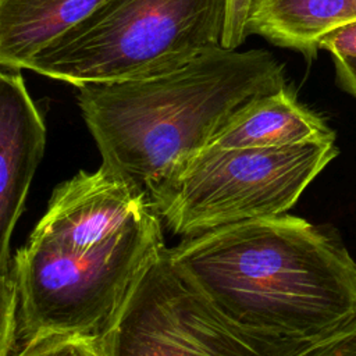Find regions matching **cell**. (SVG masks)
Segmentation results:
<instances>
[{"label": "cell", "mask_w": 356, "mask_h": 356, "mask_svg": "<svg viewBox=\"0 0 356 356\" xmlns=\"http://www.w3.org/2000/svg\"><path fill=\"white\" fill-rule=\"evenodd\" d=\"M178 273L231 321L320 339L356 318V260L330 225L281 214L185 238Z\"/></svg>", "instance_id": "cell-1"}, {"label": "cell", "mask_w": 356, "mask_h": 356, "mask_svg": "<svg viewBox=\"0 0 356 356\" xmlns=\"http://www.w3.org/2000/svg\"><path fill=\"white\" fill-rule=\"evenodd\" d=\"M285 85L273 53L217 46L157 76L79 85L76 103L102 164L152 202L236 111Z\"/></svg>", "instance_id": "cell-2"}, {"label": "cell", "mask_w": 356, "mask_h": 356, "mask_svg": "<svg viewBox=\"0 0 356 356\" xmlns=\"http://www.w3.org/2000/svg\"><path fill=\"white\" fill-rule=\"evenodd\" d=\"M227 0H104L24 70L79 86L157 76L221 46Z\"/></svg>", "instance_id": "cell-3"}, {"label": "cell", "mask_w": 356, "mask_h": 356, "mask_svg": "<svg viewBox=\"0 0 356 356\" xmlns=\"http://www.w3.org/2000/svg\"><path fill=\"white\" fill-rule=\"evenodd\" d=\"M164 248L156 210L88 249L28 239L10 264L18 291V349L50 337H100Z\"/></svg>", "instance_id": "cell-4"}, {"label": "cell", "mask_w": 356, "mask_h": 356, "mask_svg": "<svg viewBox=\"0 0 356 356\" xmlns=\"http://www.w3.org/2000/svg\"><path fill=\"white\" fill-rule=\"evenodd\" d=\"M335 140L266 149L206 147L153 197L168 229L185 238L285 214L338 156Z\"/></svg>", "instance_id": "cell-5"}, {"label": "cell", "mask_w": 356, "mask_h": 356, "mask_svg": "<svg viewBox=\"0 0 356 356\" xmlns=\"http://www.w3.org/2000/svg\"><path fill=\"white\" fill-rule=\"evenodd\" d=\"M100 339L106 356H295L318 341L280 338L231 321L178 273L167 248Z\"/></svg>", "instance_id": "cell-6"}, {"label": "cell", "mask_w": 356, "mask_h": 356, "mask_svg": "<svg viewBox=\"0 0 356 356\" xmlns=\"http://www.w3.org/2000/svg\"><path fill=\"white\" fill-rule=\"evenodd\" d=\"M154 210L147 195L106 165L58 185L29 241L61 249L104 243Z\"/></svg>", "instance_id": "cell-7"}, {"label": "cell", "mask_w": 356, "mask_h": 356, "mask_svg": "<svg viewBox=\"0 0 356 356\" xmlns=\"http://www.w3.org/2000/svg\"><path fill=\"white\" fill-rule=\"evenodd\" d=\"M21 71L0 72V275L10 271L11 235L46 146L44 120Z\"/></svg>", "instance_id": "cell-8"}, {"label": "cell", "mask_w": 356, "mask_h": 356, "mask_svg": "<svg viewBox=\"0 0 356 356\" xmlns=\"http://www.w3.org/2000/svg\"><path fill=\"white\" fill-rule=\"evenodd\" d=\"M321 140H335V132L285 85L245 104L207 147L266 149Z\"/></svg>", "instance_id": "cell-9"}, {"label": "cell", "mask_w": 356, "mask_h": 356, "mask_svg": "<svg viewBox=\"0 0 356 356\" xmlns=\"http://www.w3.org/2000/svg\"><path fill=\"white\" fill-rule=\"evenodd\" d=\"M104 0H0V67L24 65Z\"/></svg>", "instance_id": "cell-10"}, {"label": "cell", "mask_w": 356, "mask_h": 356, "mask_svg": "<svg viewBox=\"0 0 356 356\" xmlns=\"http://www.w3.org/2000/svg\"><path fill=\"white\" fill-rule=\"evenodd\" d=\"M356 19V0H253L248 35L314 58L320 39Z\"/></svg>", "instance_id": "cell-11"}, {"label": "cell", "mask_w": 356, "mask_h": 356, "mask_svg": "<svg viewBox=\"0 0 356 356\" xmlns=\"http://www.w3.org/2000/svg\"><path fill=\"white\" fill-rule=\"evenodd\" d=\"M14 356H106L97 335L50 337L35 341Z\"/></svg>", "instance_id": "cell-12"}, {"label": "cell", "mask_w": 356, "mask_h": 356, "mask_svg": "<svg viewBox=\"0 0 356 356\" xmlns=\"http://www.w3.org/2000/svg\"><path fill=\"white\" fill-rule=\"evenodd\" d=\"M0 356H14L18 350V291L8 271L0 275Z\"/></svg>", "instance_id": "cell-13"}, {"label": "cell", "mask_w": 356, "mask_h": 356, "mask_svg": "<svg viewBox=\"0 0 356 356\" xmlns=\"http://www.w3.org/2000/svg\"><path fill=\"white\" fill-rule=\"evenodd\" d=\"M295 356H356V318Z\"/></svg>", "instance_id": "cell-14"}, {"label": "cell", "mask_w": 356, "mask_h": 356, "mask_svg": "<svg viewBox=\"0 0 356 356\" xmlns=\"http://www.w3.org/2000/svg\"><path fill=\"white\" fill-rule=\"evenodd\" d=\"M253 0H227L225 26L221 46L236 50L248 36V18Z\"/></svg>", "instance_id": "cell-15"}, {"label": "cell", "mask_w": 356, "mask_h": 356, "mask_svg": "<svg viewBox=\"0 0 356 356\" xmlns=\"http://www.w3.org/2000/svg\"><path fill=\"white\" fill-rule=\"evenodd\" d=\"M318 49L330 51L332 54V58H356V19L346 22L325 33L318 42Z\"/></svg>", "instance_id": "cell-16"}, {"label": "cell", "mask_w": 356, "mask_h": 356, "mask_svg": "<svg viewBox=\"0 0 356 356\" xmlns=\"http://www.w3.org/2000/svg\"><path fill=\"white\" fill-rule=\"evenodd\" d=\"M334 63L338 79L353 96H356V58L335 57Z\"/></svg>", "instance_id": "cell-17"}]
</instances>
